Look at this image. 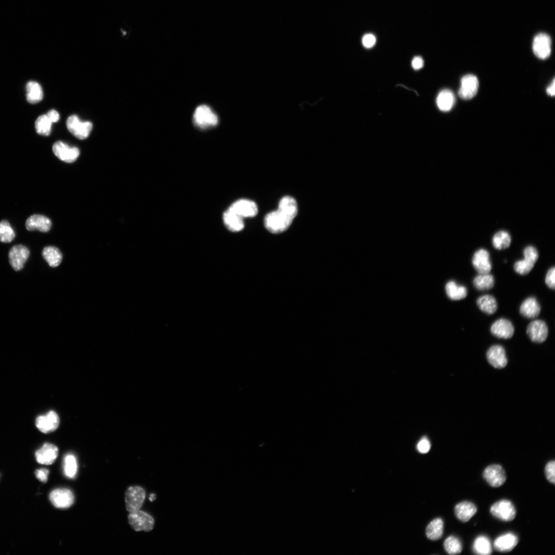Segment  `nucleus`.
<instances>
[{"label":"nucleus","mask_w":555,"mask_h":555,"mask_svg":"<svg viewBox=\"0 0 555 555\" xmlns=\"http://www.w3.org/2000/svg\"><path fill=\"white\" fill-rule=\"evenodd\" d=\"M297 213L296 200L291 197H284L280 202L279 208L265 216V227L272 234L283 233L291 226Z\"/></svg>","instance_id":"obj_1"},{"label":"nucleus","mask_w":555,"mask_h":555,"mask_svg":"<svg viewBox=\"0 0 555 555\" xmlns=\"http://www.w3.org/2000/svg\"><path fill=\"white\" fill-rule=\"evenodd\" d=\"M490 512L496 518L505 522L513 521L516 516V510L513 503L508 499H502L494 504Z\"/></svg>","instance_id":"obj_2"},{"label":"nucleus","mask_w":555,"mask_h":555,"mask_svg":"<svg viewBox=\"0 0 555 555\" xmlns=\"http://www.w3.org/2000/svg\"><path fill=\"white\" fill-rule=\"evenodd\" d=\"M128 521L132 528L137 532H150L154 526L153 517L139 510L131 512L128 516Z\"/></svg>","instance_id":"obj_3"},{"label":"nucleus","mask_w":555,"mask_h":555,"mask_svg":"<svg viewBox=\"0 0 555 555\" xmlns=\"http://www.w3.org/2000/svg\"><path fill=\"white\" fill-rule=\"evenodd\" d=\"M194 122L197 126L205 129L217 125L218 118L209 107L202 105L198 107L195 111Z\"/></svg>","instance_id":"obj_4"},{"label":"nucleus","mask_w":555,"mask_h":555,"mask_svg":"<svg viewBox=\"0 0 555 555\" xmlns=\"http://www.w3.org/2000/svg\"><path fill=\"white\" fill-rule=\"evenodd\" d=\"M49 499L54 507L58 509H67L74 503V495L68 488H58L52 490L49 495Z\"/></svg>","instance_id":"obj_5"},{"label":"nucleus","mask_w":555,"mask_h":555,"mask_svg":"<svg viewBox=\"0 0 555 555\" xmlns=\"http://www.w3.org/2000/svg\"><path fill=\"white\" fill-rule=\"evenodd\" d=\"M69 131L78 139L83 140L88 137L93 125L90 122H81L76 116L70 117L67 121Z\"/></svg>","instance_id":"obj_6"},{"label":"nucleus","mask_w":555,"mask_h":555,"mask_svg":"<svg viewBox=\"0 0 555 555\" xmlns=\"http://www.w3.org/2000/svg\"><path fill=\"white\" fill-rule=\"evenodd\" d=\"M145 496V491L141 487H129L126 492L127 510L130 513L139 510L144 504Z\"/></svg>","instance_id":"obj_7"},{"label":"nucleus","mask_w":555,"mask_h":555,"mask_svg":"<svg viewBox=\"0 0 555 555\" xmlns=\"http://www.w3.org/2000/svg\"><path fill=\"white\" fill-rule=\"evenodd\" d=\"M532 47L537 58L542 60L548 59L551 51V40L550 36L545 33L538 34L533 40Z\"/></svg>","instance_id":"obj_8"},{"label":"nucleus","mask_w":555,"mask_h":555,"mask_svg":"<svg viewBox=\"0 0 555 555\" xmlns=\"http://www.w3.org/2000/svg\"><path fill=\"white\" fill-rule=\"evenodd\" d=\"M483 477L487 483L493 487H499L506 481L507 476L503 467L497 464L488 466L483 471Z\"/></svg>","instance_id":"obj_9"},{"label":"nucleus","mask_w":555,"mask_h":555,"mask_svg":"<svg viewBox=\"0 0 555 555\" xmlns=\"http://www.w3.org/2000/svg\"><path fill=\"white\" fill-rule=\"evenodd\" d=\"M526 333L530 340L534 343L540 344L544 342L548 335V328L541 320L532 321L528 326Z\"/></svg>","instance_id":"obj_10"},{"label":"nucleus","mask_w":555,"mask_h":555,"mask_svg":"<svg viewBox=\"0 0 555 555\" xmlns=\"http://www.w3.org/2000/svg\"><path fill=\"white\" fill-rule=\"evenodd\" d=\"M53 153L60 159L67 163L75 161L80 154L79 150L67 144L59 141L55 143L52 147Z\"/></svg>","instance_id":"obj_11"},{"label":"nucleus","mask_w":555,"mask_h":555,"mask_svg":"<svg viewBox=\"0 0 555 555\" xmlns=\"http://www.w3.org/2000/svg\"><path fill=\"white\" fill-rule=\"evenodd\" d=\"M490 332L498 339L508 340L511 339L515 332V327L512 322L506 318L496 320L491 325Z\"/></svg>","instance_id":"obj_12"},{"label":"nucleus","mask_w":555,"mask_h":555,"mask_svg":"<svg viewBox=\"0 0 555 555\" xmlns=\"http://www.w3.org/2000/svg\"><path fill=\"white\" fill-rule=\"evenodd\" d=\"M60 419L57 413L50 411L45 415L38 417L36 420L37 428L44 433H49L59 428Z\"/></svg>","instance_id":"obj_13"},{"label":"nucleus","mask_w":555,"mask_h":555,"mask_svg":"<svg viewBox=\"0 0 555 555\" xmlns=\"http://www.w3.org/2000/svg\"><path fill=\"white\" fill-rule=\"evenodd\" d=\"M30 255L29 249L22 245L13 247L9 253L10 262L16 271L21 270Z\"/></svg>","instance_id":"obj_14"},{"label":"nucleus","mask_w":555,"mask_h":555,"mask_svg":"<svg viewBox=\"0 0 555 555\" xmlns=\"http://www.w3.org/2000/svg\"><path fill=\"white\" fill-rule=\"evenodd\" d=\"M472 264L479 274L489 273L492 269L489 252L483 248L477 251L473 256Z\"/></svg>","instance_id":"obj_15"},{"label":"nucleus","mask_w":555,"mask_h":555,"mask_svg":"<svg viewBox=\"0 0 555 555\" xmlns=\"http://www.w3.org/2000/svg\"><path fill=\"white\" fill-rule=\"evenodd\" d=\"M58 455V448L48 442L45 443L35 454L37 462L40 464L47 465L53 464L57 460Z\"/></svg>","instance_id":"obj_16"},{"label":"nucleus","mask_w":555,"mask_h":555,"mask_svg":"<svg viewBox=\"0 0 555 555\" xmlns=\"http://www.w3.org/2000/svg\"><path fill=\"white\" fill-rule=\"evenodd\" d=\"M479 87V83L477 77L473 75H467L462 79L459 95L463 99H470L477 94Z\"/></svg>","instance_id":"obj_17"},{"label":"nucleus","mask_w":555,"mask_h":555,"mask_svg":"<svg viewBox=\"0 0 555 555\" xmlns=\"http://www.w3.org/2000/svg\"><path fill=\"white\" fill-rule=\"evenodd\" d=\"M242 218L255 216L258 212L256 204L251 200L242 199L235 202L229 208Z\"/></svg>","instance_id":"obj_18"},{"label":"nucleus","mask_w":555,"mask_h":555,"mask_svg":"<svg viewBox=\"0 0 555 555\" xmlns=\"http://www.w3.org/2000/svg\"><path fill=\"white\" fill-rule=\"evenodd\" d=\"M518 537L512 533H507L497 537L494 541V548L498 552H507L512 551L518 544Z\"/></svg>","instance_id":"obj_19"},{"label":"nucleus","mask_w":555,"mask_h":555,"mask_svg":"<svg viewBox=\"0 0 555 555\" xmlns=\"http://www.w3.org/2000/svg\"><path fill=\"white\" fill-rule=\"evenodd\" d=\"M487 358L490 365L497 369L505 368L508 363L506 351L499 345H494L489 348L487 353Z\"/></svg>","instance_id":"obj_20"},{"label":"nucleus","mask_w":555,"mask_h":555,"mask_svg":"<svg viewBox=\"0 0 555 555\" xmlns=\"http://www.w3.org/2000/svg\"><path fill=\"white\" fill-rule=\"evenodd\" d=\"M25 226L29 231H38L42 233H46L51 229V221L48 217L44 215L34 214L28 218Z\"/></svg>","instance_id":"obj_21"},{"label":"nucleus","mask_w":555,"mask_h":555,"mask_svg":"<svg viewBox=\"0 0 555 555\" xmlns=\"http://www.w3.org/2000/svg\"><path fill=\"white\" fill-rule=\"evenodd\" d=\"M541 306L535 297H530L526 299L520 307V313L523 317L533 319L538 317L541 313Z\"/></svg>","instance_id":"obj_22"},{"label":"nucleus","mask_w":555,"mask_h":555,"mask_svg":"<svg viewBox=\"0 0 555 555\" xmlns=\"http://www.w3.org/2000/svg\"><path fill=\"white\" fill-rule=\"evenodd\" d=\"M478 510L472 503L463 502L458 504L455 508L457 518L462 522H467L475 515Z\"/></svg>","instance_id":"obj_23"},{"label":"nucleus","mask_w":555,"mask_h":555,"mask_svg":"<svg viewBox=\"0 0 555 555\" xmlns=\"http://www.w3.org/2000/svg\"><path fill=\"white\" fill-rule=\"evenodd\" d=\"M224 221L226 227L232 232H238L244 228L243 218L230 208L224 214Z\"/></svg>","instance_id":"obj_24"},{"label":"nucleus","mask_w":555,"mask_h":555,"mask_svg":"<svg viewBox=\"0 0 555 555\" xmlns=\"http://www.w3.org/2000/svg\"><path fill=\"white\" fill-rule=\"evenodd\" d=\"M455 103L454 94L450 90H444L438 94L436 103L438 107L443 112L450 111Z\"/></svg>","instance_id":"obj_25"},{"label":"nucleus","mask_w":555,"mask_h":555,"mask_svg":"<svg viewBox=\"0 0 555 555\" xmlns=\"http://www.w3.org/2000/svg\"><path fill=\"white\" fill-rule=\"evenodd\" d=\"M477 304L481 311L487 315L493 314L498 308L496 300L490 295H485L479 297L477 300Z\"/></svg>","instance_id":"obj_26"},{"label":"nucleus","mask_w":555,"mask_h":555,"mask_svg":"<svg viewBox=\"0 0 555 555\" xmlns=\"http://www.w3.org/2000/svg\"><path fill=\"white\" fill-rule=\"evenodd\" d=\"M446 290L448 297L453 300L464 299L468 295L467 288L458 285L454 281L449 282L446 285Z\"/></svg>","instance_id":"obj_27"},{"label":"nucleus","mask_w":555,"mask_h":555,"mask_svg":"<svg viewBox=\"0 0 555 555\" xmlns=\"http://www.w3.org/2000/svg\"><path fill=\"white\" fill-rule=\"evenodd\" d=\"M42 256L48 265L52 267H58L62 261L63 255L57 247L47 246L42 252Z\"/></svg>","instance_id":"obj_28"},{"label":"nucleus","mask_w":555,"mask_h":555,"mask_svg":"<svg viewBox=\"0 0 555 555\" xmlns=\"http://www.w3.org/2000/svg\"><path fill=\"white\" fill-rule=\"evenodd\" d=\"M26 99L30 103H36L42 100L43 93L41 86L35 81L29 82L26 86Z\"/></svg>","instance_id":"obj_29"},{"label":"nucleus","mask_w":555,"mask_h":555,"mask_svg":"<svg viewBox=\"0 0 555 555\" xmlns=\"http://www.w3.org/2000/svg\"><path fill=\"white\" fill-rule=\"evenodd\" d=\"M495 284L494 276L489 273L479 274L473 281L475 288L480 291L489 290L493 288Z\"/></svg>","instance_id":"obj_30"},{"label":"nucleus","mask_w":555,"mask_h":555,"mask_svg":"<svg viewBox=\"0 0 555 555\" xmlns=\"http://www.w3.org/2000/svg\"><path fill=\"white\" fill-rule=\"evenodd\" d=\"M443 533V522L440 518H436L431 521L426 529V535L431 540L440 539Z\"/></svg>","instance_id":"obj_31"},{"label":"nucleus","mask_w":555,"mask_h":555,"mask_svg":"<svg viewBox=\"0 0 555 555\" xmlns=\"http://www.w3.org/2000/svg\"><path fill=\"white\" fill-rule=\"evenodd\" d=\"M473 551L478 554L488 555L492 552V546L490 540L485 536L481 535L476 538L473 544Z\"/></svg>","instance_id":"obj_32"},{"label":"nucleus","mask_w":555,"mask_h":555,"mask_svg":"<svg viewBox=\"0 0 555 555\" xmlns=\"http://www.w3.org/2000/svg\"><path fill=\"white\" fill-rule=\"evenodd\" d=\"M512 238L506 231H499L493 236L492 243L493 247L497 250L508 248L511 245Z\"/></svg>","instance_id":"obj_33"},{"label":"nucleus","mask_w":555,"mask_h":555,"mask_svg":"<svg viewBox=\"0 0 555 555\" xmlns=\"http://www.w3.org/2000/svg\"><path fill=\"white\" fill-rule=\"evenodd\" d=\"M15 236V233L8 220L0 221V242L10 243Z\"/></svg>","instance_id":"obj_34"},{"label":"nucleus","mask_w":555,"mask_h":555,"mask_svg":"<svg viewBox=\"0 0 555 555\" xmlns=\"http://www.w3.org/2000/svg\"><path fill=\"white\" fill-rule=\"evenodd\" d=\"M444 548L450 554L454 555L460 553L462 551V544L460 540L456 537L451 536L443 543Z\"/></svg>","instance_id":"obj_35"},{"label":"nucleus","mask_w":555,"mask_h":555,"mask_svg":"<svg viewBox=\"0 0 555 555\" xmlns=\"http://www.w3.org/2000/svg\"><path fill=\"white\" fill-rule=\"evenodd\" d=\"M77 463L75 457L68 454L65 457L64 470L65 475L69 478H73L77 473Z\"/></svg>","instance_id":"obj_36"},{"label":"nucleus","mask_w":555,"mask_h":555,"mask_svg":"<svg viewBox=\"0 0 555 555\" xmlns=\"http://www.w3.org/2000/svg\"><path fill=\"white\" fill-rule=\"evenodd\" d=\"M52 123L46 115L39 117L35 123V128L37 133L43 136L50 134Z\"/></svg>","instance_id":"obj_37"},{"label":"nucleus","mask_w":555,"mask_h":555,"mask_svg":"<svg viewBox=\"0 0 555 555\" xmlns=\"http://www.w3.org/2000/svg\"><path fill=\"white\" fill-rule=\"evenodd\" d=\"M534 265V264L524 259L516 262L514 265V269L517 273L524 275L529 273Z\"/></svg>","instance_id":"obj_38"},{"label":"nucleus","mask_w":555,"mask_h":555,"mask_svg":"<svg viewBox=\"0 0 555 555\" xmlns=\"http://www.w3.org/2000/svg\"><path fill=\"white\" fill-rule=\"evenodd\" d=\"M524 259H526L532 263L535 264L539 259V253L537 249L533 246L526 247L523 251Z\"/></svg>","instance_id":"obj_39"},{"label":"nucleus","mask_w":555,"mask_h":555,"mask_svg":"<svg viewBox=\"0 0 555 555\" xmlns=\"http://www.w3.org/2000/svg\"><path fill=\"white\" fill-rule=\"evenodd\" d=\"M545 474L547 480L554 484L555 483V463L554 461L549 462L545 467Z\"/></svg>","instance_id":"obj_40"},{"label":"nucleus","mask_w":555,"mask_h":555,"mask_svg":"<svg viewBox=\"0 0 555 555\" xmlns=\"http://www.w3.org/2000/svg\"><path fill=\"white\" fill-rule=\"evenodd\" d=\"M555 267L553 266L550 268L546 274L545 283L546 286L551 290L555 289Z\"/></svg>","instance_id":"obj_41"},{"label":"nucleus","mask_w":555,"mask_h":555,"mask_svg":"<svg viewBox=\"0 0 555 555\" xmlns=\"http://www.w3.org/2000/svg\"><path fill=\"white\" fill-rule=\"evenodd\" d=\"M376 38L374 35L372 34H365L362 39V43L363 46L367 48H371L373 47L376 44Z\"/></svg>","instance_id":"obj_42"},{"label":"nucleus","mask_w":555,"mask_h":555,"mask_svg":"<svg viewBox=\"0 0 555 555\" xmlns=\"http://www.w3.org/2000/svg\"><path fill=\"white\" fill-rule=\"evenodd\" d=\"M430 448V442L426 437H423L419 442L417 446L418 451L422 454H426L428 453Z\"/></svg>","instance_id":"obj_43"},{"label":"nucleus","mask_w":555,"mask_h":555,"mask_svg":"<svg viewBox=\"0 0 555 555\" xmlns=\"http://www.w3.org/2000/svg\"><path fill=\"white\" fill-rule=\"evenodd\" d=\"M35 475L41 482L46 483L47 481L49 470L45 468L38 469L35 471Z\"/></svg>","instance_id":"obj_44"},{"label":"nucleus","mask_w":555,"mask_h":555,"mask_svg":"<svg viewBox=\"0 0 555 555\" xmlns=\"http://www.w3.org/2000/svg\"><path fill=\"white\" fill-rule=\"evenodd\" d=\"M412 68L415 70L421 69L424 66V61L420 57H415L412 61Z\"/></svg>","instance_id":"obj_45"},{"label":"nucleus","mask_w":555,"mask_h":555,"mask_svg":"<svg viewBox=\"0 0 555 555\" xmlns=\"http://www.w3.org/2000/svg\"><path fill=\"white\" fill-rule=\"evenodd\" d=\"M46 116L52 123H57L60 119L59 114L54 109L49 110Z\"/></svg>","instance_id":"obj_46"},{"label":"nucleus","mask_w":555,"mask_h":555,"mask_svg":"<svg viewBox=\"0 0 555 555\" xmlns=\"http://www.w3.org/2000/svg\"><path fill=\"white\" fill-rule=\"evenodd\" d=\"M554 87L555 81L554 79H553L551 85L546 89V92L549 95L553 96L554 95Z\"/></svg>","instance_id":"obj_47"},{"label":"nucleus","mask_w":555,"mask_h":555,"mask_svg":"<svg viewBox=\"0 0 555 555\" xmlns=\"http://www.w3.org/2000/svg\"><path fill=\"white\" fill-rule=\"evenodd\" d=\"M155 498V495L154 494H151V496H150V499L151 502H153Z\"/></svg>","instance_id":"obj_48"}]
</instances>
